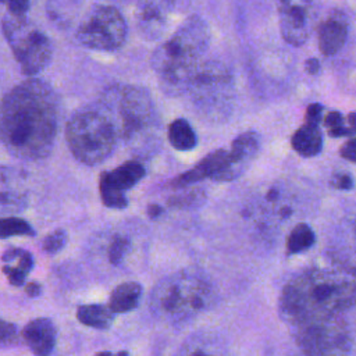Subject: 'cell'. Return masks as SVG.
Listing matches in <instances>:
<instances>
[{
    "mask_svg": "<svg viewBox=\"0 0 356 356\" xmlns=\"http://www.w3.org/2000/svg\"><path fill=\"white\" fill-rule=\"evenodd\" d=\"M161 213H163V207H161V206H159V204H156V203L149 204V207H147V214H149L150 218H157Z\"/></svg>",
    "mask_w": 356,
    "mask_h": 356,
    "instance_id": "34",
    "label": "cell"
},
{
    "mask_svg": "<svg viewBox=\"0 0 356 356\" xmlns=\"http://www.w3.org/2000/svg\"><path fill=\"white\" fill-rule=\"evenodd\" d=\"M57 122V96L39 79L18 83L0 102V142L18 159L46 157L54 143Z\"/></svg>",
    "mask_w": 356,
    "mask_h": 356,
    "instance_id": "1",
    "label": "cell"
},
{
    "mask_svg": "<svg viewBox=\"0 0 356 356\" xmlns=\"http://www.w3.org/2000/svg\"><path fill=\"white\" fill-rule=\"evenodd\" d=\"M209 39L206 22L192 15L153 53L152 64L165 92L181 93L189 88L196 63L204 53Z\"/></svg>",
    "mask_w": 356,
    "mask_h": 356,
    "instance_id": "3",
    "label": "cell"
},
{
    "mask_svg": "<svg viewBox=\"0 0 356 356\" xmlns=\"http://www.w3.org/2000/svg\"><path fill=\"white\" fill-rule=\"evenodd\" d=\"M161 3H143L138 8V28L146 39L159 38L167 26L165 10Z\"/></svg>",
    "mask_w": 356,
    "mask_h": 356,
    "instance_id": "17",
    "label": "cell"
},
{
    "mask_svg": "<svg viewBox=\"0 0 356 356\" xmlns=\"http://www.w3.org/2000/svg\"><path fill=\"white\" fill-rule=\"evenodd\" d=\"M168 140L171 146L179 152L191 150L197 143L196 134L185 118H177L170 124Z\"/></svg>",
    "mask_w": 356,
    "mask_h": 356,
    "instance_id": "21",
    "label": "cell"
},
{
    "mask_svg": "<svg viewBox=\"0 0 356 356\" xmlns=\"http://www.w3.org/2000/svg\"><path fill=\"white\" fill-rule=\"evenodd\" d=\"M305 68L310 75H316L320 71V61L316 57H310L305 63Z\"/></svg>",
    "mask_w": 356,
    "mask_h": 356,
    "instance_id": "32",
    "label": "cell"
},
{
    "mask_svg": "<svg viewBox=\"0 0 356 356\" xmlns=\"http://www.w3.org/2000/svg\"><path fill=\"white\" fill-rule=\"evenodd\" d=\"M323 134L320 127L303 124L291 138L293 150L303 157H314L323 149Z\"/></svg>",
    "mask_w": 356,
    "mask_h": 356,
    "instance_id": "18",
    "label": "cell"
},
{
    "mask_svg": "<svg viewBox=\"0 0 356 356\" xmlns=\"http://www.w3.org/2000/svg\"><path fill=\"white\" fill-rule=\"evenodd\" d=\"M95 356H114L111 352H97Z\"/></svg>",
    "mask_w": 356,
    "mask_h": 356,
    "instance_id": "37",
    "label": "cell"
},
{
    "mask_svg": "<svg viewBox=\"0 0 356 356\" xmlns=\"http://www.w3.org/2000/svg\"><path fill=\"white\" fill-rule=\"evenodd\" d=\"M323 118V106L320 103H312L306 108V115H305V124L309 125H316L318 127Z\"/></svg>",
    "mask_w": 356,
    "mask_h": 356,
    "instance_id": "26",
    "label": "cell"
},
{
    "mask_svg": "<svg viewBox=\"0 0 356 356\" xmlns=\"http://www.w3.org/2000/svg\"><path fill=\"white\" fill-rule=\"evenodd\" d=\"M145 167L138 161H127L113 171L99 177V189L103 204L110 209H124L128 204L125 191L135 186L145 177Z\"/></svg>",
    "mask_w": 356,
    "mask_h": 356,
    "instance_id": "8",
    "label": "cell"
},
{
    "mask_svg": "<svg viewBox=\"0 0 356 356\" xmlns=\"http://www.w3.org/2000/svg\"><path fill=\"white\" fill-rule=\"evenodd\" d=\"M159 302L161 309L170 314L184 310H202L204 307L203 284L189 278L168 281L161 291Z\"/></svg>",
    "mask_w": 356,
    "mask_h": 356,
    "instance_id": "9",
    "label": "cell"
},
{
    "mask_svg": "<svg viewBox=\"0 0 356 356\" xmlns=\"http://www.w3.org/2000/svg\"><path fill=\"white\" fill-rule=\"evenodd\" d=\"M28 203L25 175L13 167L0 165V217L22 211Z\"/></svg>",
    "mask_w": 356,
    "mask_h": 356,
    "instance_id": "12",
    "label": "cell"
},
{
    "mask_svg": "<svg viewBox=\"0 0 356 356\" xmlns=\"http://www.w3.org/2000/svg\"><path fill=\"white\" fill-rule=\"evenodd\" d=\"M353 282L325 270L300 275L284 289L281 306L293 320L331 316L353 302Z\"/></svg>",
    "mask_w": 356,
    "mask_h": 356,
    "instance_id": "2",
    "label": "cell"
},
{
    "mask_svg": "<svg viewBox=\"0 0 356 356\" xmlns=\"http://www.w3.org/2000/svg\"><path fill=\"white\" fill-rule=\"evenodd\" d=\"M22 337L35 356H50L56 343V328L51 320L40 317L24 327Z\"/></svg>",
    "mask_w": 356,
    "mask_h": 356,
    "instance_id": "15",
    "label": "cell"
},
{
    "mask_svg": "<svg viewBox=\"0 0 356 356\" xmlns=\"http://www.w3.org/2000/svg\"><path fill=\"white\" fill-rule=\"evenodd\" d=\"M140 295V284L134 281L120 284L111 292L107 307L111 310V313H128L138 306Z\"/></svg>",
    "mask_w": 356,
    "mask_h": 356,
    "instance_id": "19",
    "label": "cell"
},
{
    "mask_svg": "<svg viewBox=\"0 0 356 356\" xmlns=\"http://www.w3.org/2000/svg\"><path fill=\"white\" fill-rule=\"evenodd\" d=\"M313 6L310 3H291L281 1L280 11V29L282 38L293 44H303L313 31Z\"/></svg>",
    "mask_w": 356,
    "mask_h": 356,
    "instance_id": "10",
    "label": "cell"
},
{
    "mask_svg": "<svg viewBox=\"0 0 356 356\" xmlns=\"http://www.w3.org/2000/svg\"><path fill=\"white\" fill-rule=\"evenodd\" d=\"M348 124H349V128L355 129V113L353 111H350L348 115Z\"/></svg>",
    "mask_w": 356,
    "mask_h": 356,
    "instance_id": "35",
    "label": "cell"
},
{
    "mask_svg": "<svg viewBox=\"0 0 356 356\" xmlns=\"http://www.w3.org/2000/svg\"><path fill=\"white\" fill-rule=\"evenodd\" d=\"M260 149V136L257 132L249 131L238 135L228 152V161L224 170L214 178V181L225 182L238 178L246 167L253 161Z\"/></svg>",
    "mask_w": 356,
    "mask_h": 356,
    "instance_id": "11",
    "label": "cell"
},
{
    "mask_svg": "<svg viewBox=\"0 0 356 356\" xmlns=\"http://www.w3.org/2000/svg\"><path fill=\"white\" fill-rule=\"evenodd\" d=\"M228 152L224 149H217L209 153L202 161H199L192 170L182 172L171 181L174 188H184L188 185H193L204 178L214 179L227 165Z\"/></svg>",
    "mask_w": 356,
    "mask_h": 356,
    "instance_id": "14",
    "label": "cell"
},
{
    "mask_svg": "<svg viewBox=\"0 0 356 356\" xmlns=\"http://www.w3.org/2000/svg\"><path fill=\"white\" fill-rule=\"evenodd\" d=\"M8 6V14L15 17H26V11L29 8V3L24 0H14L7 3Z\"/></svg>",
    "mask_w": 356,
    "mask_h": 356,
    "instance_id": "29",
    "label": "cell"
},
{
    "mask_svg": "<svg viewBox=\"0 0 356 356\" xmlns=\"http://www.w3.org/2000/svg\"><path fill=\"white\" fill-rule=\"evenodd\" d=\"M35 229L24 218L10 216L0 217V239L10 236H33Z\"/></svg>",
    "mask_w": 356,
    "mask_h": 356,
    "instance_id": "23",
    "label": "cell"
},
{
    "mask_svg": "<svg viewBox=\"0 0 356 356\" xmlns=\"http://www.w3.org/2000/svg\"><path fill=\"white\" fill-rule=\"evenodd\" d=\"M4 261L3 273L7 275L8 282L14 286H21L25 282L28 273L33 267V257L24 249H8L3 253Z\"/></svg>",
    "mask_w": 356,
    "mask_h": 356,
    "instance_id": "16",
    "label": "cell"
},
{
    "mask_svg": "<svg viewBox=\"0 0 356 356\" xmlns=\"http://www.w3.org/2000/svg\"><path fill=\"white\" fill-rule=\"evenodd\" d=\"M332 186L341 191H350L353 188V178L348 172H342L334 177L332 179Z\"/></svg>",
    "mask_w": 356,
    "mask_h": 356,
    "instance_id": "28",
    "label": "cell"
},
{
    "mask_svg": "<svg viewBox=\"0 0 356 356\" xmlns=\"http://www.w3.org/2000/svg\"><path fill=\"white\" fill-rule=\"evenodd\" d=\"M76 318L83 325L106 330L111 325L114 313L103 305H82L76 309Z\"/></svg>",
    "mask_w": 356,
    "mask_h": 356,
    "instance_id": "20",
    "label": "cell"
},
{
    "mask_svg": "<svg viewBox=\"0 0 356 356\" xmlns=\"http://www.w3.org/2000/svg\"><path fill=\"white\" fill-rule=\"evenodd\" d=\"M128 249H129V239L125 236H115L108 248V260L114 266H118L122 257L127 254Z\"/></svg>",
    "mask_w": 356,
    "mask_h": 356,
    "instance_id": "25",
    "label": "cell"
},
{
    "mask_svg": "<svg viewBox=\"0 0 356 356\" xmlns=\"http://www.w3.org/2000/svg\"><path fill=\"white\" fill-rule=\"evenodd\" d=\"M25 292L28 293V296L36 298L42 293V286L38 282H28L25 286Z\"/></svg>",
    "mask_w": 356,
    "mask_h": 356,
    "instance_id": "33",
    "label": "cell"
},
{
    "mask_svg": "<svg viewBox=\"0 0 356 356\" xmlns=\"http://www.w3.org/2000/svg\"><path fill=\"white\" fill-rule=\"evenodd\" d=\"M114 100H117V120L111 122L117 136L128 138L147 125L152 115V103L146 92L138 88H124Z\"/></svg>",
    "mask_w": 356,
    "mask_h": 356,
    "instance_id": "7",
    "label": "cell"
},
{
    "mask_svg": "<svg viewBox=\"0 0 356 356\" xmlns=\"http://www.w3.org/2000/svg\"><path fill=\"white\" fill-rule=\"evenodd\" d=\"M314 242H316V235L313 229L307 224L300 222L291 231L286 239V253L295 254V253L305 252L310 249L314 245Z\"/></svg>",
    "mask_w": 356,
    "mask_h": 356,
    "instance_id": "22",
    "label": "cell"
},
{
    "mask_svg": "<svg viewBox=\"0 0 356 356\" xmlns=\"http://www.w3.org/2000/svg\"><path fill=\"white\" fill-rule=\"evenodd\" d=\"M17 334V327L8 321L0 318V341H8Z\"/></svg>",
    "mask_w": 356,
    "mask_h": 356,
    "instance_id": "31",
    "label": "cell"
},
{
    "mask_svg": "<svg viewBox=\"0 0 356 356\" xmlns=\"http://www.w3.org/2000/svg\"><path fill=\"white\" fill-rule=\"evenodd\" d=\"M324 127L327 128V131L345 127V117L339 111H331L324 118Z\"/></svg>",
    "mask_w": 356,
    "mask_h": 356,
    "instance_id": "27",
    "label": "cell"
},
{
    "mask_svg": "<svg viewBox=\"0 0 356 356\" xmlns=\"http://www.w3.org/2000/svg\"><path fill=\"white\" fill-rule=\"evenodd\" d=\"M3 32L24 75L33 76L47 67L53 54L51 42L43 32L31 26L26 17L6 15Z\"/></svg>",
    "mask_w": 356,
    "mask_h": 356,
    "instance_id": "5",
    "label": "cell"
},
{
    "mask_svg": "<svg viewBox=\"0 0 356 356\" xmlns=\"http://www.w3.org/2000/svg\"><path fill=\"white\" fill-rule=\"evenodd\" d=\"M349 32L348 15L332 10L318 26V47L324 56L337 54L345 44Z\"/></svg>",
    "mask_w": 356,
    "mask_h": 356,
    "instance_id": "13",
    "label": "cell"
},
{
    "mask_svg": "<svg viewBox=\"0 0 356 356\" xmlns=\"http://www.w3.org/2000/svg\"><path fill=\"white\" fill-rule=\"evenodd\" d=\"M67 239H68V235L64 229H56L43 239L42 248L46 253L54 254V253H58L65 246Z\"/></svg>",
    "mask_w": 356,
    "mask_h": 356,
    "instance_id": "24",
    "label": "cell"
},
{
    "mask_svg": "<svg viewBox=\"0 0 356 356\" xmlns=\"http://www.w3.org/2000/svg\"><path fill=\"white\" fill-rule=\"evenodd\" d=\"M341 156L346 160H349L350 163H355L356 160V140L355 138H350L339 150Z\"/></svg>",
    "mask_w": 356,
    "mask_h": 356,
    "instance_id": "30",
    "label": "cell"
},
{
    "mask_svg": "<svg viewBox=\"0 0 356 356\" xmlns=\"http://www.w3.org/2000/svg\"><path fill=\"white\" fill-rule=\"evenodd\" d=\"M65 139L76 160L93 165L113 153L117 132L104 111L86 108L75 113L67 122Z\"/></svg>",
    "mask_w": 356,
    "mask_h": 356,
    "instance_id": "4",
    "label": "cell"
},
{
    "mask_svg": "<svg viewBox=\"0 0 356 356\" xmlns=\"http://www.w3.org/2000/svg\"><path fill=\"white\" fill-rule=\"evenodd\" d=\"M114 356H128V353L125 352V350H120L117 355H114Z\"/></svg>",
    "mask_w": 356,
    "mask_h": 356,
    "instance_id": "38",
    "label": "cell"
},
{
    "mask_svg": "<svg viewBox=\"0 0 356 356\" xmlns=\"http://www.w3.org/2000/svg\"><path fill=\"white\" fill-rule=\"evenodd\" d=\"M128 26L122 14L113 6H95L82 19L76 38L95 50H115L127 39Z\"/></svg>",
    "mask_w": 356,
    "mask_h": 356,
    "instance_id": "6",
    "label": "cell"
},
{
    "mask_svg": "<svg viewBox=\"0 0 356 356\" xmlns=\"http://www.w3.org/2000/svg\"><path fill=\"white\" fill-rule=\"evenodd\" d=\"M189 356H209L206 352H203V350H193Z\"/></svg>",
    "mask_w": 356,
    "mask_h": 356,
    "instance_id": "36",
    "label": "cell"
}]
</instances>
